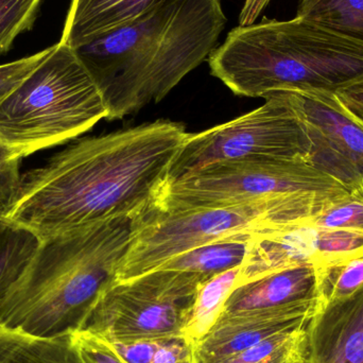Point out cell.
Here are the masks:
<instances>
[{"label": "cell", "instance_id": "1", "mask_svg": "<svg viewBox=\"0 0 363 363\" xmlns=\"http://www.w3.org/2000/svg\"><path fill=\"white\" fill-rule=\"evenodd\" d=\"M190 134L181 123L159 121L77 140L21 176L2 218L43 241L146 215L159 203Z\"/></svg>", "mask_w": 363, "mask_h": 363}, {"label": "cell", "instance_id": "2", "mask_svg": "<svg viewBox=\"0 0 363 363\" xmlns=\"http://www.w3.org/2000/svg\"><path fill=\"white\" fill-rule=\"evenodd\" d=\"M226 19L221 0H153L121 27L74 49L121 119L162 101L217 48Z\"/></svg>", "mask_w": 363, "mask_h": 363}, {"label": "cell", "instance_id": "3", "mask_svg": "<svg viewBox=\"0 0 363 363\" xmlns=\"http://www.w3.org/2000/svg\"><path fill=\"white\" fill-rule=\"evenodd\" d=\"M119 218L40 241L0 301V325L38 337L78 330L116 273L140 220Z\"/></svg>", "mask_w": 363, "mask_h": 363}, {"label": "cell", "instance_id": "4", "mask_svg": "<svg viewBox=\"0 0 363 363\" xmlns=\"http://www.w3.org/2000/svg\"><path fill=\"white\" fill-rule=\"evenodd\" d=\"M211 74L235 95L336 91L363 77V44L313 21L262 19L238 26L208 57Z\"/></svg>", "mask_w": 363, "mask_h": 363}, {"label": "cell", "instance_id": "5", "mask_svg": "<svg viewBox=\"0 0 363 363\" xmlns=\"http://www.w3.org/2000/svg\"><path fill=\"white\" fill-rule=\"evenodd\" d=\"M108 115L74 49L59 42L0 102V144L23 160L79 138Z\"/></svg>", "mask_w": 363, "mask_h": 363}, {"label": "cell", "instance_id": "6", "mask_svg": "<svg viewBox=\"0 0 363 363\" xmlns=\"http://www.w3.org/2000/svg\"><path fill=\"white\" fill-rule=\"evenodd\" d=\"M347 194L294 192L243 204L172 213L155 207L140 220L115 281L152 272L180 254L228 235L306 221Z\"/></svg>", "mask_w": 363, "mask_h": 363}, {"label": "cell", "instance_id": "7", "mask_svg": "<svg viewBox=\"0 0 363 363\" xmlns=\"http://www.w3.org/2000/svg\"><path fill=\"white\" fill-rule=\"evenodd\" d=\"M202 275L159 270L114 281L96 298L78 330L112 345L183 338L188 308Z\"/></svg>", "mask_w": 363, "mask_h": 363}, {"label": "cell", "instance_id": "8", "mask_svg": "<svg viewBox=\"0 0 363 363\" xmlns=\"http://www.w3.org/2000/svg\"><path fill=\"white\" fill-rule=\"evenodd\" d=\"M264 98L266 102L247 114L190 134L172 165L168 184L228 162L286 160L306 163L311 142L287 94L274 91Z\"/></svg>", "mask_w": 363, "mask_h": 363}, {"label": "cell", "instance_id": "9", "mask_svg": "<svg viewBox=\"0 0 363 363\" xmlns=\"http://www.w3.org/2000/svg\"><path fill=\"white\" fill-rule=\"evenodd\" d=\"M294 192H349L302 161L262 160L228 162L167 184L155 208L162 211L243 204Z\"/></svg>", "mask_w": 363, "mask_h": 363}, {"label": "cell", "instance_id": "10", "mask_svg": "<svg viewBox=\"0 0 363 363\" xmlns=\"http://www.w3.org/2000/svg\"><path fill=\"white\" fill-rule=\"evenodd\" d=\"M285 91L302 119L311 142L306 163L363 196V121L343 106L335 91Z\"/></svg>", "mask_w": 363, "mask_h": 363}, {"label": "cell", "instance_id": "11", "mask_svg": "<svg viewBox=\"0 0 363 363\" xmlns=\"http://www.w3.org/2000/svg\"><path fill=\"white\" fill-rule=\"evenodd\" d=\"M363 256V233L307 223L266 228L252 235L237 286L294 266L322 267Z\"/></svg>", "mask_w": 363, "mask_h": 363}, {"label": "cell", "instance_id": "12", "mask_svg": "<svg viewBox=\"0 0 363 363\" xmlns=\"http://www.w3.org/2000/svg\"><path fill=\"white\" fill-rule=\"evenodd\" d=\"M319 304V301H313L218 317L205 336L194 345V362H215L249 349L275 335L306 326Z\"/></svg>", "mask_w": 363, "mask_h": 363}, {"label": "cell", "instance_id": "13", "mask_svg": "<svg viewBox=\"0 0 363 363\" xmlns=\"http://www.w3.org/2000/svg\"><path fill=\"white\" fill-rule=\"evenodd\" d=\"M311 363H363V287L345 300L320 305L307 324Z\"/></svg>", "mask_w": 363, "mask_h": 363}, {"label": "cell", "instance_id": "14", "mask_svg": "<svg viewBox=\"0 0 363 363\" xmlns=\"http://www.w3.org/2000/svg\"><path fill=\"white\" fill-rule=\"evenodd\" d=\"M319 301L318 267L294 266L233 288L219 315L268 311Z\"/></svg>", "mask_w": 363, "mask_h": 363}, {"label": "cell", "instance_id": "15", "mask_svg": "<svg viewBox=\"0 0 363 363\" xmlns=\"http://www.w3.org/2000/svg\"><path fill=\"white\" fill-rule=\"evenodd\" d=\"M153 0H72L60 43L76 49L117 29Z\"/></svg>", "mask_w": 363, "mask_h": 363}, {"label": "cell", "instance_id": "16", "mask_svg": "<svg viewBox=\"0 0 363 363\" xmlns=\"http://www.w3.org/2000/svg\"><path fill=\"white\" fill-rule=\"evenodd\" d=\"M253 234L254 232H240L221 237L176 256L159 269L196 273L205 279H211L240 267Z\"/></svg>", "mask_w": 363, "mask_h": 363}, {"label": "cell", "instance_id": "17", "mask_svg": "<svg viewBox=\"0 0 363 363\" xmlns=\"http://www.w3.org/2000/svg\"><path fill=\"white\" fill-rule=\"evenodd\" d=\"M0 363H82L72 334L38 337L0 325Z\"/></svg>", "mask_w": 363, "mask_h": 363}, {"label": "cell", "instance_id": "18", "mask_svg": "<svg viewBox=\"0 0 363 363\" xmlns=\"http://www.w3.org/2000/svg\"><path fill=\"white\" fill-rule=\"evenodd\" d=\"M239 267L220 273L205 281L199 288L188 308L187 321L183 330V339L196 345L213 325L222 305L236 284Z\"/></svg>", "mask_w": 363, "mask_h": 363}, {"label": "cell", "instance_id": "19", "mask_svg": "<svg viewBox=\"0 0 363 363\" xmlns=\"http://www.w3.org/2000/svg\"><path fill=\"white\" fill-rule=\"evenodd\" d=\"M296 16L363 44V0H298Z\"/></svg>", "mask_w": 363, "mask_h": 363}, {"label": "cell", "instance_id": "20", "mask_svg": "<svg viewBox=\"0 0 363 363\" xmlns=\"http://www.w3.org/2000/svg\"><path fill=\"white\" fill-rule=\"evenodd\" d=\"M307 359L306 325L275 335L249 349L209 363H302Z\"/></svg>", "mask_w": 363, "mask_h": 363}, {"label": "cell", "instance_id": "21", "mask_svg": "<svg viewBox=\"0 0 363 363\" xmlns=\"http://www.w3.org/2000/svg\"><path fill=\"white\" fill-rule=\"evenodd\" d=\"M40 240L30 230L0 220V301L33 257Z\"/></svg>", "mask_w": 363, "mask_h": 363}, {"label": "cell", "instance_id": "22", "mask_svg": "<svg viewBox=\"0 0 363 363\" xmlns=\"http://www.w3.org/2000/svg\"><path fill=\"white\" fill-rule=\"evenodd\" d=\"M363 287V256L318 267L320 305L350 298Z\"/></svg>", "mask_w": 363, "mask_h": 363}, {"label": "cell", "instance_id": "23", "mask_svg": "<svg viewBox=\"0 0 363 363\" xmlns=\"http://www.w3.org/2000/svg\"><path fill=\"white\" fill-rule=\"evenodd\" d=\"M118 352L127 363H196L194 345L183 338L121 345Z\"/></svg>", "mask_w": 363, "mask_h": 363}, {"label": "cell", "instance_id": "24", "mask_svg": "<svg viewBox=\"0 0 363 363\" xmlns=\"http://www.w3.org/2000/svg\"><path fill=\"white\" fill-rule=\"evenodd\" d=\"M43 0H0V55L17 36L33 27Z\"/></svg>", "mask_w": 363, "mask_h": 363}, {"label": "cell", "instance_id": "25", "mask_svg": "<svg viewBox=\"0 0 363 363\" xmlns=\"http://www.w3.org/2000/svg\"><path fill=\"white\" fill-rule=\"evenodd\" d=\"M306 222L319 228L363 233V196L349 194Z\"/></svg>", "mask_w": 363, "mask_h": 363}, {"label": "cell", "instance_id": "26", "mask_svg": "<svg viewBox=\"0 0 363 363\" xmlns=\"http://www.w3.org/2000/svg\"><path fill=\"white\" fill-rule=\"evenodd\" d=\"M82 363H127L114 345L83 330L72 333Z\"/></svg>", "mask_w": 363, "mask_h": 363}, {"label": "cell", "instance_id": "27", "mask_svg": "<svg viewBox=\"0 0 363 363\" xmlns=\"http://www.w3.org/2000/svg\"><path fill=\"white\" fill-rule=\"evenodd\" d=\"M50 50L49 47L35 55L0 65V102L44 61Z\"/></svg>", "mask_w": 363, "mask_h": 363}, {"label": "cell", "instance_id": "28", "mask_svg": "<svg viewBox=\"0 0 363 363\" xmlns=\"http://www.w3.org/2000/svg\"><path fill=\"white\" fill-rule=\"evenodd\" d=\"M21 157L0 144V211L10 206L21 184Z\"/></svg>", "mask_w": 363, "mask_h": 363}, {"label": "cell", "instance_id": "29", "mask_svg": "<svg viewBox=\"0 0 363 363\" xmlns=\"http://www.w3.org/2000/svg\"><path fill=\"white\" fill-rule=\"evenodd\" d=\"M345 108L363 121V77L335 91Z\"/></svg>", "mask_w": 363, "mask_h": 363}, {"label": "cell", "instance_id": "30", "mask_svg": "<svg viewBox=\"0 0 363 363\" xmlns=\"http://www.w3.org/2000/svg\"><path fill=\"white\" fill-rule=\"evenodd\" d=\"M271 0H245L239 14V26L252 25L264 12Z\"/></svg>", "mask_w": 363, "mask_h": 363}, {"label": "cell", "instance_id": "31", "mask_svg": "<svg viewBox=\"0 0 363 363\" xmlns=\"http://www.w3.org/2000/svg\"><path fill=\"white\" fill-rule=\"evenodd\" d=\"M1 219H2V211H0V220H1Z\"/></svg>", "mask_w": 363, "mask_h": 363}, {"label": "cell", "instance_id": "32", "mask_svg": "<svg viewBox=\"0 0 363 363\" xmlns=\"http://www.w3.org/2000/svg\"><path fill=\"white\" fill-rule=\"evenodd\" d=\"M302 363H311V362H309V360H308V359H307V360H305V362H302Z\"/></svg>", "mask_w": 363, "mask_h": 363}]
</instances>
